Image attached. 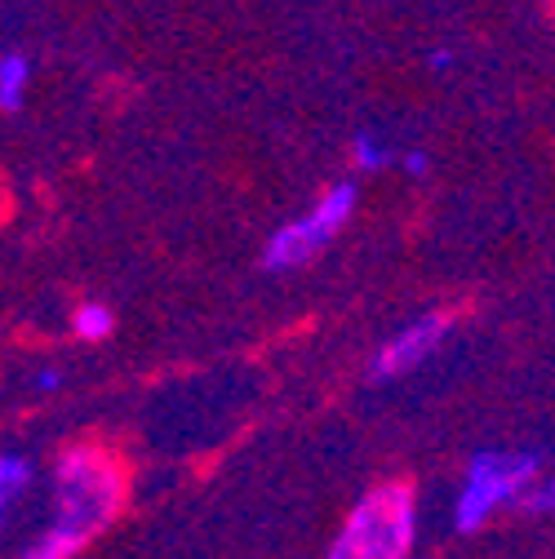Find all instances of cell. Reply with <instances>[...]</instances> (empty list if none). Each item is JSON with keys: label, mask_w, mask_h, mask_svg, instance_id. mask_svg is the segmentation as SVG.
I'll use <instances>...</instances> for the list:
<instances>
[{"label": "cell", "mask_w": 555, "mask_h": 559, "mask_svg": "<svg viewBox=\"0 0 555 559\" xmlns=\"http://www.w3.org/2000/svg\"><path fill=\"white\" fill-rule=\"evenodd\" d=\"M120 507V471L107 453L76 449L58 462L54 479V524L23 559H72Z\"/></svg>", "instance_id": "cell-1"}, {"label": "cell", "mask_w": 555, "mask_h": 559, "mask_svg": "<svg viewBox=\"0 0 555 559\" xmlns=\"http://www.w3.org/2000/svg\"><path fill=\"white\" fill-rule=\"evenodd\" d=\"M413 546V493L409 484H378L352 511L329 559H404Z\"/></svg>", "instance_id": "cell-2"}, {"label": "cell", "mask_w": 555, "mask_h": 559, "mask_svg": "<svg viewBox=\"0 0 555 559\" xmlns=\"http://www.w3.org/2000/svg\"><path fill=\"white\" fill-rule=\"evenodd\" d=\"M538 466H542L538 453H498V449L475 453L467 462V488L453 507V524L462 533H475L498 507H507L524 493L538 475Z\"/></svg>", "instance_id": "cell-3"}, {"label": "cell", "mask_w": 555, "mask_h": 559, "mask_svg": "<svg viewBox=\"0 0 555 559\" xmlns=\"http://www.w3.org/2000/svg\"><path fill=\"white\" fill-rule=\"evenodd\" d=\"M352 209H356V182H333V187L320 195V204L311 209L307 218L281 227V231L267 240V249H262V266H267V271H290V266L311 262V258H316V253L346 227Z\"/></svg>", "instance_id": "cell-4"}, {"label": "cell", "mask_w": 555, "mask_h": 559, "mask_svg": "<svg viewBox=\"0 0 555 559\" xmlns=\"http://www.w3.org/2000/svg\"><path fill=\"white\" fill-rule=\"evenodd\" d=\"M453 329V316L436 311V316H423V320H413L409 329H400L382 352L374 356V378L378 382H391V378H404L409 369H418L436 346L445 342V333Z\"/></svg>", "instance_id": "cell-5"}, {"label": "cell", "mask_w": 555, "mask_h": 559, "mask_svg": "<svg viewBox=\"0 0 555 559\" xmlns=\"http://www.w3.org/2000/svg\"><path fill=\"white\" fill-rule=\"evenodd\" d=\"M27 81H32V67H27L23 53H5V58H0V111H19L23 107Z\"/></svg>", "instance_id": "cell-6"}, {"label": "cell", "mask_w": 555, "mask_h": 559, "mask_svg": "<svg viewBox=\"0 0 555 559\" xmlns=\"http://www.w3.org/2000/svg\"><path fill=\"white\" fill-rule=\"evenodd\" d=\"M27 479H32V466L23 457H0V520H5L10 502L27 488Z\"/></svg>", "instance_id": "cell-7"}, {"label": "cell", "mask_w": 555, "mask_h": 559, "mask_svg": "<svg viewBox=\"0 0 555 559\" xmlns=\"http://www.w3.org/2000/svg\"><path fill=\"white\" fill-rule=\"evenodd\" d=\"M352 160H356V169L374 174V169H387V165H391V147H382L374 133H356V143H352Z\"/></svg>", "instance_id": "cell-8"}, {"label": "cell", "mask_w": 555, "mask_h": 559, "mask_svg": "<svg viewBox=\"0 0 555 559\" xmlns=\"http://www.w3.org/2000/svg\"><path fill=\"white\" fill-rule=\"evenodd\" d=\"M111 329H116V320H111V311H107V307L90 302V307H81V311H76V337L98 342V337H107Z\"/></svg>", "instance_id": "cell-9"}, {"label": "cell", "mask_w": 555, "mask_h": 559, "mask_svg": "<svg viewBox=\"0 0 555 559\" xmlns=\"http://www.w3.org/2000/svg\"><path fill=\"white\" fill-rule=\"evenodd\" d=\"M516 507L529 511V515H555V479L538 484V488H524V493L516 498Z\"/></svg>", "instance_id": "cell-10"}, {"label": "cell", "mask_w": 555, "mask_h": 559, "mask_svg": "<svg viewBox=\"0 0 555 559\" xmlns=\"http://www.w3.org/2000/svg\"><path fill=\"white\" fill-rule=\"evenodd\" d=\"M404 169H409L413 178H423V174H427V152H418V147H413V152L404 156Z\"/></svg>", "instance_id": "cell-11"}, {"label": "cell", "mask_w": 555, "mask_h": 559, "mask_svg": "<svg viewBox=\"0 0 555 559\" xmlns=\"http://www.w3.org/2000/svg\"><path fill=\"white\" fill-rule=\"evenodd\" d=\"M432 67H436V72H445V67H449V49H436L432 53Z\"/></svg>", "instance_id": "cell-12"}, {"label": "cell", "mask_w": 555, "mask_h": 559, "mask_svg": "<svg viewBox=\"0 0 555 559\" xmlns=\"http://www.w3.org/2000/svg\"><path fill=\"white\" fill-rule=\"evenodd\" d=\"M40 386H45V391H54V386H58V373H54V369H45V373H40Z\"/></svg>", "instance_id": "cell-13"}]
</instances>
